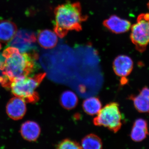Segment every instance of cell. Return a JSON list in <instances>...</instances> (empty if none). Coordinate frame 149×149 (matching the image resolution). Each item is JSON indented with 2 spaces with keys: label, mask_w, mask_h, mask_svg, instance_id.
<instances>
[{
  "label": "cell",
  "mask_w": 149,
  "mask_h": 149,
  "mask_svg": "<svg viewBox=\"0 0 149 149\" xmlns=\"http://www.w3.org/2000/svg\"><path fill=\"white\" fill-rule=\"evenodd\" d=\"M3 61L0 63V70L3 76L0 77V83L10 81L15 78L27 76L34 71L37 54L21 52L15 47L9 46L3 51Z\"/></svg>",
  "instance_id": "cell-1"
},
{
  "label": "cell",
  "mask_w": 149,
  "mask_h": 149,
  "mask_svg": "<svg viewBox=\"0 0 149 149\" xmlns=\"http://www.w3.org/2000/svg\"><path fill=\"white\" fill-rule=\"evenodd\" d=\"M54 31L60 38H63L70 31L79 32L82 24L88 16L82 13L81 4L78 2L67 1L55 8Z\"/></svg>",
  "instance_id": "cell-2"
},
{
  "label": "cell",
  "mask_w": 149,
  "mask_h": 149,
  "mask_svg": "<svg viewBox=\"0 0 149 149\" xmlns=\"http://www.w3.org/2000/svg\"><path fill=\"white\" fill-rule=\"evenodd\" d=\"M46 74V73H41L35 74L32 77H18L0 84L4 88L10 90L13 95L24 100L25 102L35 103L40 99L36 89Z\"/></svg>",
  "instance_id": "cell-3"
},
{
  "label": "cell",
  "mask_w": 149,
  "mask_h": 149,
  "mask_svg": "<svg viewBox=\"0 0 149 149\" xmlns=\"http://www.w3.org/2000/svg\"><path fill=\"white\" fill-rule=\"evenodd\" d=\"M122 116L119 105L116 102L109 103L101 109L93 119L96 126H103L113 133H117L122 126Z\"/></svg>",
  "instance_id": "cell-4"
},
{
  "label": "cell",
  "mask_w": 149,
  "mask_h": 149,
  "mask_svg": "<svg viewBox=\"0 0 149 149\" xmlns=\"http://www.w3.org/2000/svg\"><path fill=\"white\" fill-rule=\"evenodd\" d=\"M130 38L137 51L142 53L146 50L149 44V13L139 15L131 27Z\"/></svg>",
  "instance_id": "cell-5"
},
{
  "label": "cell",
  "mask_w": 149,
  "mask_h": 149,
  "mask_svg": "<svg viewBox=\"0 0 149 149\" xmlns=\"http://www.w3.org/2000/svg\"><path fill=\"white\" fill-rule=\"evenodd\" d=\"M36 40L34 32L22 29L16 32L9 46L17 48L21 52H27L34 50Z\"/></svg>",
  "instance_id": "cell-6"
},
{
  "label": "cell",
  "mask_w": 149,
  "mask_h": 149,
  "mask_svg": "<svg viewBox=\"0 0 149 149\" xmlns=\"http://www.w3.org/2000/svg\"><path fill=\"white\" fill-rule=\"evenodd\" d=\"M133 68V62L130 57L124 55H120L116 57L113 63V71L118 77H121L122 85L127 83L126 77L132 72Z\"/></svg>",
  "instance_id": "cell-7"
},
{
  "label": "cell",
  "mask_w": 149,
  "mask_h": 149,
  "mask_svg": "<svg viewBox=\"0 0 149 149\" xmlns=\"http://www.w3.org/2000/svg\"><path fill=\"white\" fill-rule=\"evenodd\" d=\"M27 111L25 102L20 98L11 99L6 106V112L11 119L18 120L22 118Z\"/></svg>",
  "instance_id": "cell-8"
},
{
  "label": "cell",
  "mask_w": 149,
  "mask_h": 149,
  "mask_svg": "<svg viewBox=\"0 0 149 149\" xmlns=\"http://www.w3.org/2000/svg\"><path fill=\"white\" fill-rule=\"evenodd\" d=\"M103 24L106 28L115 34H121L127 32L131 27L130 22L112 15L104 20Z\"/></svg>",
  "instance_id": "cell-9"
},
{
  "label": "cell",
  "mask_w": 149,
  "mask_h": 149,
  "mask_svg": "<svg viewBox=\"0 0 149 149\" xmlns=\"http://www.w3.org/2000/svg\"><path fill=\"white\" fill-rule=\"evenodd\" d=\"M129 99L133 102L136 109L139 112H149V88L144 87L136 95H131Z\"/></svg>",
  "instance_id": "cell-10"
},
{
  "label": "cell",
  "mask_w": 149,
  "mask_h": 149,
  "mask_svg": "<svg viewBox=\"0 0 149 149\" xmlns=\"http://www.w3.org/2000/svg\"><path fill=\"white\" fill-rule=\"evenodd\" d=\"M149 135L146 120L143 118H139L135 120L130 133L131 139L135 142H141L147 138Z\"/></svg>",
  "instance_id": "cell-11"
},
{
  "label": "cell",
  "mask_w": 149,
  "mask_h": 149,
  "mask_svg": "<svg viewBox=\"0 0 149 149\" xmlns=\"http://www.w3.org/2000/svg\"><path fill=\"white\" fill-rule=\"evenodd\" d=\"M20 133L23 139L29 141H35L40 136L41 129L37 123L27 121L21 125Z\"/></svg>",
  "instance_id": "cell-12"
},
{
  "label": "cell",
  "mask_w": 149,
  "mask_h": 149,
  "mask_svg": "<svg viewBox=\"0 0 149 149\" xmlns=\"http://www.w3.org/2000/svg\"><path fill=\"white\" fill-rule=\"evenodd\" d=\"M55 32L49 29L40 30L37 35V41L40 45L45 49H51L56 45L58 41Z\"/></svg>",
  "instance_id": "cell-13"
},
{
  "label": "cell",
  "mask_w": 149,
  "mask_h": 149,
  "mask_svg": "<svg viewBox=\"0 0 149 149\" xmlns=\"http://www.w3.org/2000/svg\"><path fill=\"white\" fill-rule=\"evenodd\" d=\"M17 27L13 22L8 20L0 21V41L3 43L10 42L16 34Z\"/></svg>",
  "instance_id": "cell-14"
},
{
  "label": "cell",
  "mask_w": 149,
  "mask_h": 149,
  "mask_svg": "<svg viewBox=\"0 0 149 149\" xmlns=\"http://www.w3.org/2000/svg\"><path fill=\"white\" fill-rule=\"evenodd\" d=\"M60 103L64 109L70 110L77 107L78 103V97L74 92L65 91L61 95Z\"/></svg>",
  "instance_id": "cell-15"
},
{
  "label": "cell",
  "mask_w": 149,
  "mask_h": 149,
  "mask_svg": "<svg viewBox=\"0 0 149 149\" xmlns=\"http://www.w3.org/2000/svg\"><path fill=\"white\" fill-rule=\"evenodd\" d=\"M83 110L87 114L94 116L98 114L102 109V104L100 100L97 97H91L83 102Z\"/></svg>",
  "instance_id": "cell-16"
},
{
  "label": "cell",
  "mask_w": 149,
  "mask_h": 149,
  "mask_svg": "<svg viewBox=\"0 0 149 149\" xmlns=\"http://www.w3.org/2000/svg\"><path fill=\"white\" fill-rule=\"evenodd\" d=\"M82 148L100 149L102 148V142L98 136L95 134H88L81 141Z\"/></svg>",
  "instance_id": "cell-17"
},
{
  "label": "cell",
  "mask_w": 149,
  "mask_h": 149,
  "mask_svg": "<svg viewBox=\"0 0 149 149\" xmlns=\"http://www.w3.org/2000/svg\"><path fill=\"white\" fill-rule=\"evenodd\" d=\"M58 149H82V146L76 141L70 139H65L59 143L56 146Z\"/></svg>",
  "instance_id": "cell-18"
},
{
  "label": "cell",
  "mask_w": 149,
  "mask_h": 149,
  "mask_svg": "<svg viewBox=\"0 0 149 149\" xmlns=\"http://www.w3.org/2000/svg\"><path fill=\"white\" fill-rule=\"evenodd\" d=\"M147 6H148V8L149 9V2L147 4Z\"/></svg>",
  "instance_id": "cell-19"
},
{
  "label": "cell",
  "mask_w": 149,
  "mask_h": 149,
  "mask_svg": "<svg viewBox=\"0 0 149 149\" xmlns=\"http://www.w3.org/2000/svg\"><path fill=\"white\" fill-rule=\"evenodd\" d=\"M1 49V45L0 44V50Z\"/></svg>",
  "instance_id": "cell-20"
}]
</instances>
